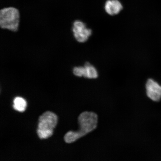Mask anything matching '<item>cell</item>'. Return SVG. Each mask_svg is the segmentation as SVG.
Instances as JSON below:
<instances>
[{"mask_svg":"<svg viewBox=\"0 0 161 161\" xmlns=\"http://www.w3.org/2000/svg\"><path fill=\"white\" fill-rule=\"evenodd\" d=\"M19 14L14 7L6 8L0 11V26L2 29L17 31L19 27Z\"/></svg>","mask_w":161,"mask_h":161,"instance_id":"cell-3","label":"cell"},{"mask_svg":"<svg viewBox=\"0 0 161 161\" xmlns=\"http://www.w3.org/2000/svg\"><path fill=\"white\" fill-rule=\"evenodd\" d=\"M84 67V77L89 79H95L98 77L97 70L94 66L88 62H86Z\"/></svg>","mask_w":161,"mask_h":161,"instance_id":"cell-7","label":"cell"},{"mask_svg":"<svg viewBox=\"0 0 161 161\" xmlns=\"http://www.w3.org/2000/svg\"><path fill=\"white\" fill-rule=\"evenodd\" d=\"M84 70V66H76L73 68V74L78 77H82L83 76Z\"/></svg>","mask_w":161,"mask_h":161,"instance_id":"cell-9","label":"cell"},{"mask_svg":"<svg viewBox=\"0 0 161 161\" xmlns=\"http://www.w3.org/2000/svg\"><path fill=\"white\" fill-rule=\"evenodd\" d=\"M27 102L23 98L17 97L13 100V107L15 110L19 112H23L27 107Z\"/></svg>","mask_w":161,"mask_h":161,"instance_id":"cell-8","label":"cell"},{"mask_svg":"<svg viewBox=\"0 0 161 161\" xmlns=\"http://www.w3.org/2000/svg\"><path fill=\"white\" fill-rule=\"evenodd\" d=\"M104 9L108 15H114L122 11L123 6L118 0H108L104 5Z\"/></svg>","mask_w":161,"mask_h":161,"instance_id":"cell-6","label":"cell"},{"mask_svg":"<svg viewBox=\"0 0 161 161\" xmlns=\"http://www.w3.org/2000/svg\"><path fill=\"white\" fill-rule=\"evenodd\" d=\"M147 95L151 99L158 102L161 98V86L153 79H149L146 84Z\"/></svg>","mask_w":161,"mask_h":161,"instance_id":"cell-5","label":"cell"},{"mask_svg":"<svg viewBox=\"0 0 161 161\" xmlns=\"http://www.w3.org/2000/svg\"><path fill=\"white\" fill-rule=\"evenodd\" d=\"M58 117L54 113L46 111L39 117L37 133L41 139H46L53 135L57 125Z\"/></svg>","mask_w":161,"mask_h":161,"instance_id":"cell-2","label":"cell"},{"mask_svg":"<svg viewBox=\"0 0 161 161\" xmlns=\"http://www.w3.org/2000/svg\"><path fill=\"white\" fill-rule=\"evenodd\" d=\"M80 129L77 131L66 133L64 139L67 143H72L95 130L98 123V116L95 113L84 112L78 118Z\"/></svg>","mask_w":161,"mask_h":161,"instance_id":"cell-1","label":"cell"},{"mask_svg":"<svg viewBox=\"0 0 161 161\" xmlns=\"http://www.w3.org/2000/svg\"><path fill=\"white\" fill-rule=\"evenodd\" d=\"M72 31L75 39L80 43L86 42L92 33V30L88 29L86 24L80 20L74 22Z\"/></svg>","mask_w":161,"mask_h":161,"instance_id":"cell-4","label":"cell"}]
</instances>
